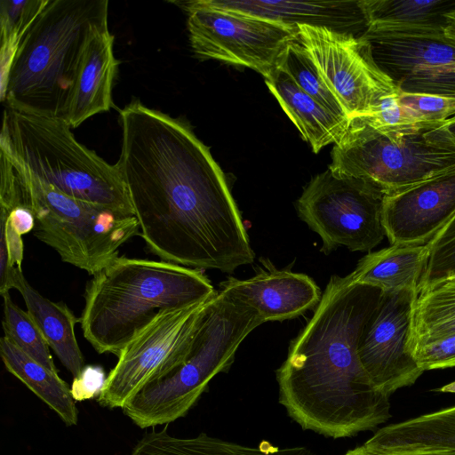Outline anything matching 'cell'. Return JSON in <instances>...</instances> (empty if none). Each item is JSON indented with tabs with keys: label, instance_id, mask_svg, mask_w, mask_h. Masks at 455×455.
I'll return each mask as SVG.
<instances>
[{
	"label": "cell",
	"instance_id": "1",
	"mask_svg": "<svg viewBox=\"0 0 455 455\" xmlns=\"http://www.w3.org/2000/svg\"><path fill=\"white\" fill-rule=\"evenodd\" d=\"M119 116L116 164L150 251L164 261L224 273L252 263L224 173L190 127L139 100Z\"/></svg>",
	"mask_w": 455,
	"mask_h": 455
},
{
	"label": "cell",
	"instance_id": "2",
	"mask_svg": "<svg viewBox=\"0 0 455 455\" xmlns=\"http://www.w3.org/2000/svg\"><path fill=\"white\" fill-rule=\"evenodd\" d=\"M381 292L350 274L333 275L291 341L276 371L279 403L303 429L345 438L391 418L389 397L376 388L358 355L363 330Z\"/></svg>",
	"mask_w": 455,
	"mask_h": 455
},
{
	"label": "cell",
	"instance_id": "3",
	"mask_svg": "<svg viewBox=\"0 0 455 455\" xmlns=\"http://www.w3.org/2000/svg\"><path fill=\"white\" fill-rule=\"evenodd\" d=\"M217 292L200 269L118 256L86 285L83 334L98 353L117 356L160 313L208 301Z\"/></svg>",
	"mask_w": 455,
	"mask_h": 455
},
{
	"label": "cell",
	"instance_id": "4",
	"mask_svg": "<svg viewBox=\"0 0 455 455\" xmlns=\"http://www.w3.org/2000/svg\"><path fill=\"white\" fill-rule=\"evenodd\" d=\"M108 0H49L0 85L6 107L63 118L84 48L97 28L108 25Z\"/></svg>",
	"mask_w": 455,
	"mask_h": 455
},
{
	"label": "cell",
	"instance_id": "5",
	"mask_svg": "<svg viewBox=\"0 0 455 455\" xmlns=\"http://www.w3.org/2000/svg\"><path fill=\"white\" fill-rule=\"evenodd\" d=\"M0 200L23 205L35 217L34 235L62 261L95 275L139 235L135 216L74 199L31 174L0 149Z\"/></svg>",
	"mask_w": 455,
	"mask_h": 455
},
{
	"label": "cell",
	"instance_id": "6",
	"mask_svg": "<svg viewBox=\"0 0 455 455\" xmlns=\"http://www.w3.org/2000/svg\"><path fill=\"white\" fill-rule=\"evenodd\" d=\"M0 149L35 177L74 199L134 216L117 165L79 143L63 118L6 107Z\"/></svg>",
	"mask_w": 455,
	"mask_h": 455
},
{
	"label": "cell",
	"instance_id": "7",
	"mask_svg": "<svg viewBox=\"0 0 455 455\" xmlns=\"http://www.w3.org/2000/svg\"><path fill=\"white\" fill-rule=\"evenodd\" d=\"M262 323L253 308L218 291L185 360L132 396L123 407L124 415L140 428L168 425L184 417L210 381L229 369L243 339Z\"/></svg>",
	"mask_w": 455,
	"mask_h": 455
},
{
	"label": "cell",
	"instance_id": "8",
	"mask_svg": "<svg viewBox=\"0 0 455 455\" xmlns=\"http://www.w3.org/2000/svg\"><path fill=\"white\" fill-rule=\"evenodd\" d=\"M444 123V122H443ZM443 123L380 131L363 116L349 120L329 169L367 180L393 195L455 171V137Z\"/></svg>",
	"mask_w": 455,
	"mask_h": 455
},
{
	"label": "cell",
	"instance_id": "9",
	"mask_svg": "<svg viewBox=\"0 0 455 455\" xmlns=\"http://www.w3.org/2000/svg\"><path fill=\"white\" fill-rule=\"evenodd\" d=\"M385 196L367 180L338 175L328 168L309 181L296 206L300 220L320 236L323 253L340 246L370 251L386 236Z\"/></svg>",
	"mask_w": 455,
	"mask_h": 455
},
{
	"label": "cell",
	"instance_id": "10",
	"mask_svg": "<svg viewBox=\"0 0 455 455\" xmlns=\"http://www.w3.org/2000/svg\"><path fill=\"white\" fill-rule=\"evenodd\" d=\"M175 4L188 12L190 44L201 60L247 67L266 78L285 46L297 40V26L211 7L202 0Z\"/></svg>",
	"mask_w": 455,
	"mask_h": 455
},
{
	"label": "cell",
	"instance_id": "11",
	"mask_svg": "<svg viewBox=\"0 0 455 455\" xmlns=\"http://www.w3.org/2000/svg\"><path fill=\"white\" fill-rule=\"evenodd\" d=\"M210 300L160 313L119 353L98 402L123 409L145 386L178 367L191 348Z\"/></svg>",
	"mask_w": 455,
	"mask_h": 455
},
{
	"label": "cell",
	"instance_id": "12",
	"mask_svg": "<svg viewBox=\"0 0 455 455\" xmlns=\"http://www.w3.org/2000/svg\"><path fill=\"white\" fill-rule=\"evenodd\" d=\"M297 40L350 120L374 114L381 100L399 89L376 65L366 42L353 35L298 25Z\"/></svg>",
	"mask_w": 455,
	"mask_h": 455
},
{
	"label": "cell",
	"instance_id": "13",
	"mask_svg": "<svg viewBox=\"0 0 455 455\" xmlns=\"http://www.w3.org/2000/svg\"><path fill=\"white\" fill-rule=\"evenodd\" d=\"M418 293L382 291L360 338V362L376 388L388 397L424 372L410 348Z\"/></svg>",
	"mask_w": 455,
	"mask_h": 455
},
{
	"label": "cell",
	"instance_id": "14",
	"mask_svg": "<svg viewBox=\"0 0 455 455\" xmlns=\"http://www.w3.org/2000/svg\"><path fill=\"white\" fill-rule=\"evenodd\" d=\"M362 38L376 65L401 92L455 98V44L443 33L387 34Z\"/></svg>",
	"mask_w": 455,
	"mask_h": 455
},
{
	"label": "cell",
	"instance_id": "15",
	"mask_svg": "<svg viewBox=\"0 0 455 455\" xmlns=\"http://www.w3.org/2000/svg\"><path fill=\"white\" fill-rule=\"evenodd\" d=\"M455 215V171L386 195L383 225L390 244H426Z\"/></svg>",
	"mask_w": 455,
	"mask_h": 455
},
{
	"label": "cell",
	"instance_id": "16",
	"mask_svg": "<svg viewBox=\"0 0 455 455\" xmlns=\"http://www.w3.org/2000/svg\"><path fill=\"white\" fill-rule=\"evenodd\" d=\"M220 291L253 308L263 323L297 317L316 307L321 291L305 274L290 270H262L239 280L229 276L220 283Z\"/></svg>",
	"mask_w": 455,
	"mask_h": 455
},
{
	"label": "cell",
	"instance_id": "17",
	"mask_svg": "<svg viewBox=\"0 0 455 455\" xmlns=\"http://www.w3.org/2000/svg\"><path fill=\"white\" fill-rule=\"evenodd\" d=\"M208 6L271 20L286 25L326 28L360 37L368 28L362 0L226 1L202 0Z\"/></svg>",
	"mask_w": 455,
	"mask_h": 455
},
{
	"label": "cell",
	"instance_id": "18",
	"mask_svg": "<svg viewBox=\"0 0 455 455\" xmlns=\"http://www.w3.org/2000/svg\"><path fill=\"white\" fill-rule=\"evenodd\" d=\"M113 44L108 25L97 28L88 39L63 116L71 128L112 107V87L119 63Z\"/></svg>",
	"mask_w": 455,
	"mask_h": 455
},
{
	"label": "cell",
	"instance_id": "19",
	"mask_svg": "<svg viewBox=\"0 0 455 455\" xmlns=\"http://www.w3.org/2000/svg\"><path fill=\"white\" fill-rule=\"evenodd\" d=\"M265 82L315 153L342 138L349 119L336 116L323 107L299 88L285 72L275 68Z\"/></svg>",
	"mask_w": 455,
	"mask_h": 455
},
{
	"label": "cell",
	"instance_id": "20",
	"mask_svg": "<svg viewBox=\"0 0 455 455\" xmlns=\"http://www.w3.org/2000/svg\"><path fill=\"white\" fill-rule=\"evenodd\" d=\"M22 296L28 313L40 329L49 347L74 378L84 369V360L75 335L80 322L65 303L52 301L41 295L25 278L22 269H15L8 289Z\"/></svg>",
	"mask_w": 455,
	"mask_h": 455
},
{
	"label": "cell",
	"instance_id": "21",
	"mask_svg": "<svg viewBox=\"0 0 455 455\" xmlns=\"http://www.w3.org/2000/svg\"><path fill=\"white\" fill-rule=\"evenodd\" d=\"M427 253V243L390 244L363 257L350 275L355 281L382 291H419Z\"/></svg>",
	"mask_w": 455,
	"mask_h": 455
},
{
	"label": "cell",
	"instance_id": "22",
	"mask_svg": "<svg viewBox=\"0 0 455 455\" xmlns=\"http://www.w3.org/2000/svg\"><path fill=\"white\" fill-rule=\"evenodd\" d=\"M129 455H319L303 446H274L267 441L247 446L201 433L194 437H176L162 429L148 431Z\"/></svg>",
	"mask_w": 455,
	"mask_h": 455
},
{
	"label": "cell",
	"instance_id": "23",
	"mask_svg": "<svg viewBox=\"0 0 455 455\" xmlns=\"http://www.w3.org/2000/svg\"><path fill=\"white\" fill-rule=\"evenodd\" d=\"M365 443L388 451L455 452V406L383 427Z\"/></svg>",
	"mask_w": 455,
	"mask_h": 455
},
{
	"label": "cell",
	"instance_id": "24",
	"mask_svg": "<svg viewBox=\"0 0 455 455\" xmlns=\"http://www.w3.org/2000/svg\"><path fill=\"white\" fill-rule=\"evenodd\" d=\"M368 30L387 34L443 33L451 0H362Z\"/></svg>",
	"mask_w": 455,
	"mask_h": 455
},
{
	"label": "cell",
	"instance_id": "25",
	"mask_svg": "<svg viewBox=\"0 0 455 455\" xmlns=\"http://www.w3.org/2000/svg\"><path fill=\"white\" fill-rule=\"evenodd\" d=\"M0 355L6 370L52 408L68 426L78 422V410L66 381L21 350L8 337L0 339Z\"/></svg>",
	"mask_w": 455,
	"mask_h": 455
},
{
	"label": "cell",
	"instance_id": "26",
	"mask_svg": "<svg viewBox=\"0 0 455 455\" xmlns=\"http://www.w3.org/2000/svg\"><path fill=\"white\" fill-rule=\"evenodd\" d=\"M455 334V276L420 290L414 308L410 348Z\"/></svg>",
	"mask_w": 455,
	"mask_h": 455
},
{
	"label": "cell",
	"instance_id": "27",
	"mask_svg": "<svg viewBox=\"0 0 455 455\" xmlns=\"http://www.w3.org/2000/svg\"><path fill=\"white\" fill-rule=\"evenodd\" d=\"M48 1H0V85L6 80L12 60L24 36Z\"/></svg>",
	"mask_w": 455,
	"mask_h": 455
},
{
	"label": "cell",
	"instance_id": "28",
	"mask_svg": "<svg viewBox=\"0 0 455 455\" xmlns=\"http://www.w3.org/2000/svg\"><path fill=\"white\" fill-rule=\"evenodd\" d=\"M276 68L289 75L299 88L333 114L347 118L339 101L322 78L311 56L298 40L285 46Z\"/></svg>",
	"mask_w": 455,
	"mask_h": 455
},
{
	"label": "cell",
	"instance_id": "29",
	"mask_svg": "<svg viewBox=\"0 0 455 455\" xmlns=\"http://www.w3.org/2000/svg\"><path fill=\"white\" fill-rule=\"evenodd\" d=\"M1 295L4 299V336L33 359L52 372L58 373L50 353V347L30 315L12 301L9 291Z\"/></svg>",
	"mask_w": 455,
	"mask_h": 455
},
{
	"label": "cell",
	"instance_id": "30",
	"mask_svg": "<svg viewBox=\"0 0 455 455\" xmlns=\"http://www.w3.org/2000/svg\"><path fill=\"white\" fill-rule=\"evenodd\" d=\"M427 246V260L419 291L455 276V215Z\"/></svg>",
	"mask_w": 455,
	"mask_h": 455
},
{
	"label": "cell",
	"instance_id": "31",
	"mask_svg": "<svg viewBox=\"0 0 455 455\" xmlns=\"http://www.w3.org/2000/svg\"><path fill=\"white\" fill-rule=\"evenodd\" d=\"M399 103L415 123H443L455 116V98L399 91Z\"/></svg>",
	"mask_w": 455,
	"mask_h": 455
},
{
	"label": "cell",
	"instance_id": "32",
	"mask_svg": "<svg viewBox=\"0 0 455 455\" xmlns=\"http://www.w3.org/2000/svg\"><path fill=\"white\" fill-rule=\"evenodd\" d=\"M412 355L424 371L455 367V334L419 346Z\"/></svg>",
	"mask_w": 455,
	"mask_h": 455
},
{
	"label": "cell",
	"instance_id": "33",
	"mask_svg": "<svg viewBox=\"0 0 455 455\" xmlns=\"http://www.w3.org/2000/svg\"><path fill=\"white\" fill-rule=\"evenodd\" d=\"M380 131H397L418 124L403 110L399 103V91L384 97L371 116H363Z\"/></svg>",
	"mask_w": 455,
	"mask_h": 455
},
{
	"label": "cell",
	"instance_id": "34",
	"mask_svg": "<svg viewBox=\"0 0 455 455\" xmlns=\"http://www.w3.org/2000/svg\"><path fill=\"white\" fill-rule=\"evenodd\" d=\"M107 377L100 366L86 365L74 378L70 390L75 401L82 402L98 398L105 386Z\"/></svg>",
	"mask_w": 455,
	"mask_h": 455
},
{
	"label": "cell",
	"instance_id": "35",
	"mask_svg": "<svg viewBox=\"0 0 455 455\" xmlns=\"http://www.w3.org/2000/svg\"><path fill=\"white\" fill-rule=\"evenodd\" d=\"M1 224L11 226L20 235H25L35 228L32 212L23 205H17L8 212H1Z\"/></svg>",
	"mask_w": 455,
	"mask_h": 455
},
{
	"label": "cell",
	"instance_id": "36",
	"mask_svg": "<svg viewBox=\"0 0 455 455\" xmlns=\"http://www.w3.org/2000/svg\"><path fill=\"white\" fill-rule=\"evenodd\" d=\"M345 455H455V452L447 451H388L372 448L364 443L353 450H349Z\"/></svg>",
	"mask_w": 455,
	"mask_h": 455
},
{
	"label": "cell",
	"instance_id": "37",
	"mask_svg": "<svg viewBox=\"0 0 455 455\" xmlns=\"http://www.w3.org/2000/svg\"><path fill=\"white\" fill-rule=\"evenodd\" d=\"M443 35L447 40L455 44V8L443 15Z\"/></svg>",
	"mask_w": 455,
	"mask_h": 455
},
{
	"label": "cell",
	"instance_id": "38",
	"mask_svg": "<svg viewBox=\"0 0 455 455\" xmlns=\"http://www.w3.org/2000/svg\"><path fill=\"white\" fill-rule=\"evenodd\" d=\"M443 125L450 132L451 135L455 137V116L446 120Z\"/></svg>",
	"mask_w": 455,
	"mask_h": 455
},
{
	"label": "cell",
	"instance_id": "39",
	"mask_svg": "<svg viewBox=\"0 0 455 455\" xmlns=\"http://www.w3.org/2000/svg\"><path fill=\"white\" fill-rule=\"evenodd\" d=\"M436 391L442 392V393H451L455 394V381H452L449 384L444 385L442 387H439L436 389Z\"/></svg>",
	"mask_w": 455,
	"mask_h": 455
}]
</instances>
